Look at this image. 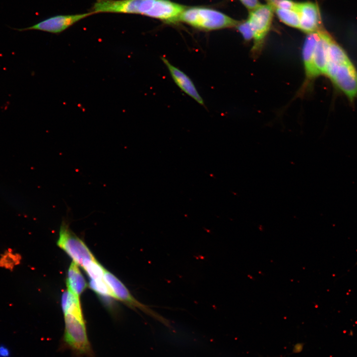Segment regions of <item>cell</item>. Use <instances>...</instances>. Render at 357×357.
<instances>
[{"mask_svg": "<svg viewBox=\"0 0 357 357\" xmlns=\"http://www.w3.org/2000/svg\"><path fill=\"white\" fill-rule=\"evenodd\" d=\"M58 245L82 268L89 262L95 260L94 255L83 241L69 229L67 222L61 224Z\"/></svg>", "mask_w": 357, "mask_h": 357, "instance_id": "4", "label": "cell"}, {"mask_svg": "<svg viewBox=\"0 0 357 357\" xmlns=\"http://www.w3.org/2000/svg\"><path fill=\"white\" fill-rule=\"evenodd\" d=\"M273 8L268 4H261L249 11L247 21L253 32L254 44L252 53L257 55L261 51L265 38L272 25Z\"/></svg>", "mask_w": 357, "mask_h": 357, "instance_id": "5", "label": "cell"}, {"mask_svg": "<svg viewBox=\"0 0 357 357\" xmlns=\"http://www.w3.org/2000/svg\"><path fill=\"white\" fill-rule=\"evenodd\" d=\"M61 306L65 314H70L84 320L79 296L68 290L64 291L61 298Z\"/></svg>", "mask_w": 357, "mask_h": 357, "instance_id": "14", "label": "cell"}, {"mask_svg": "<svg viewBox=\"0 0 357 357\" xmlns=\"http://www.w3.org/2000/svg\"><path fill=\"white\" fill-rule=\"evenodd\" d=\"M103 279L112 291L116 299L124 302L132 308L140 309L165 326L170 327V323L167 319L152 310L149 306L137 300L126 286L112 273L106 270Z\"/></svg>", "mask_w": 357, "mask_h": 357, "instance_id": "6", "label": "cell"}, {"mask_svg": "<svg viewBox=\"0 0 357 357\" xmlns=\"http://www.w3.org/2000/svg\"><path fill=\"white\" fill-rule=\"evenodd\" d=\"M178 21L206 30L236 27L240 22L221 12L205 7L186 8L180 15Z\"/></svg>", "mask_w": 357, "mask_h": 357, "instance_id": "2", "label": "cell"}, {"mask_svg": "<svg viewBox=\"0 0 357 357\" xmlns=\"http://www.w3.org/2000/svg\"><path fill=\"white\" fill-rule=\"evenodd\" d=\"M185 8L168 0H96L91 10L95 14H139L175 23Z\"/></svg>", "mask_w": 357, "mask_h": 357, "instance_id": "1", "label": "cell"}, {"mask_svg": "<svg viewBox=\"0 0 357 357\" xmlns=\"http://www.w3.org/2000/svg\"><path fill=\"white\" fill-rule=\"evenodd\" d=\"M351 61L344 49L332 40L328 50V62L338 65Z\"/></svg>", "mask_w": 357, "mask_h": 357, "instance_id": "15", "label": "cell"}, {"mask_svg": "<svg viewBox=\"0 0 357 357\" xmlns=\"http://www.w3.org/2000/svg\"><path fill=\"white\" fill-rule=\"evenodd\" d=\"M64 345L73 353L81 357H95L91 347L84 320L70 315L64 316Z\"/></svg>", "mask_w": 357, "mask_h": 357, "instance_id": "3", "label": "cell"}, {"mask_svg": "<svg viewBox=\"0 0 357 357\" xmlns=\"http://www.w3.org/2000/svg\"><path fill=\"white\" fill-rule=\"evenodd\" d=\"M274 10L283 23L292 27L299 29V16L297 11L282 8H274Z\"/></svg>", "mask_w": 357, "mask_h": 357, "instance_id": "16", "label": "cell"}, {"mask_svg": "<svg viewBox=\"0 0 357 357\" xmlns=\"http://www.w3.org/2000/svg\"><path fill=\"white\" fill-rule=\"evenodd\" d=\"M314 53V64L317 76L326 75L328 62V50L333 40L329 34L320 29Z\"/></svg>", "mask_w": 357, "mask_h": 357, "instance_id": "11", "label": "cell"}, {"mask_svg": "<svg viewBox=\"0 0 357 357\" xmlns=\"http://www.w3.org/2000/svg\"><path fill=\"white\" fill-rule=\"evenodd\" d=\"M247 8L249 11L252 10L261 4L258 0H239Z\"/></svg>", "mask_w": 357, "mask_h": 357, "instance_id": "22", "label": "cell"}, {"mask_svg": "<svg viewBox=\"0 0 357 357\" xmlns=\"http://www.w3.org/2000/svg\"><path fill=\"white\" fill-rule=\"evenodd\" d=\"M89 285V287L93 291L102 297L115 298L112 291L105 282L104 279H91L90 280Z\"/></svg>", "mask_w": 357, "mask_h": 357, "instance_id": "19", "label": "cell"}, {"mask_svg": "<svg viewBox=\"0 0 357 357\" xmlns=\"http://www.w3.org/2000/svg\"><path fill=\"white\" fill-rule=\"evenodd\" d=\"M94 14L91 12L74 14L58 15L42 20L32 26L14 28L19 32L39 30L53 34H60L79 21Z\"/></svg>", "mask_w": 357, "mask_h": 357, "instance_id": "7", "label": "cell"}, {"mask_svg": "<svg viewBox=\"0 0 357 357\" xmlns=\"http://www.w3.org/2000/svg\"><path fill=\"white\" fill-rule=\"evenodd\" d=\"M83 268L91 279H103L106 269L96 260L89 262Z\"/></svg>", "mask_w": 357, "mask_h": 357, "instance_id": "18", "label": "cell"}, {"mask_svg": "<svg viewBox=\"0 0 357 357\" xmlns=\"http://www.w3.org/2000/svg\"><path fill=\"white\" fill-rule=\"evenodd\" d=\"M297 11L299 16V28L302 31L309 34L321 28V16L317 3L305 1L298 2Z\"/></svg>", "mask_w": 357, "mask_h": 357, "instance_id": "9", "label": "cell"}, {"mask_svg": "<svg viewBox=\"0 0 357 357\" xmlns=\"http://www.w3.org/2000/svg\"><path fill=\"white\" fill-rule=\"evenodd\" d=\"M0 357H12V352L7 345L0 344Z\"/></svg>", "mask_w": 357, "mask_h": 357, "instance_id": "23", "label": "cell"}, {"mask_svg": "<svg viewBox=\"0 0 357 357\" xmlns=\"http://www.w3.org/2000/svg\"><path fill=\"white\" fill-rule=\"evenodd\" d=\"M330 80L351 102L357 96V72L351 61L338 65Z\"/></svg>", "mask_w": 357, "mask_h": 357, "instance_id": "8", "label": "cell"}, {"mask_svg": "<svg viewBox=\"0 0 357 357\" xmlns=\"http://www.w3.org/2000/svg\"><path fill=\"white\" fill-rule=\"evenodd\" d=\"M319 37L318 31L307 34L302 48V55L305 73L304 87L317 77L314 64V53Z\"/></svg>", "mask_w": 357, "mask_h": 357, "instance_id": "10", "label": "cell"}, {"mask_svg": "<svg viewBox=\"0 0 357 357\" xmlns=\"http://www.w3.org/2000/svg\"><path fill=\"white\" fill-rule=\"evenodd\" d=\"M162 60L179 88L197 103L204 105L203 99L189 77L181 70L172 65L166 59L162 57Z\"/></svg>", "mask_w": 357, "mask_h": 357, "instance_id": "12", "label": "cell"}, {"mask_svg": "<svg viewBox=\"0 0 357 357\" xmlns=\"http://www.w3.org/2000/svg\"><path fill=\"white\" fill-rule=\"evenodd\" d=\"M21 260L20 254L14 252L12 249H7L0 255V267L12 270L20 264Z\"/></svg>", "mask_w": 357, "mask_h": 357, "instance_id": "17", "label": "cell"}, {"mask_svg": "<svg viewBox=\"0 0 357 357\" xmlns=\"http://www.w3.org/2000/svg\"><path fill=\"white\" fill-rule=\"evenodd\" d=\"M236 28L241 34L245 40L249 41L253 38L252 29L247 20L240 21Z\"/></svg>", "mask_w": 357, "mask_h": 357, "instance_id": "21", "label": "cell"}, {"mask_svg": "<svg viewBox=\"0 0 357 357\" xmlns=\"http://www.w3.org/2000/svg\"><path fill=\"white\" fill-rule=\"evenodd\" d=\"M66 282L67 290L78 296H79L87 287V284L78 268V264L73 261L68 268Z\"/></svg>", "mask_w": 357, "mask_h": 357, "instance_id": "13", "label": "cell"}, {"mask_svg": "<svg viewBox=\"0 0 357 357\" xmlns=\"http://www.w3.org/2000/svg\"><path fill=\"white\" fill-rule=\"evenodd\" d=\"M273 9L282 8L297 11L298 2L292 0H265Z\"/></svg>", "mask_w": 357, "mask_h": 357, "instance_id": "20", "label": "cell"}]
</instances>
